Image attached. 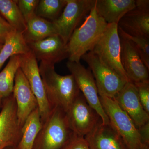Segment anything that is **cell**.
Masks as SVG:
<instances>
[{
	"instance_id": "cell-20",
	"label": "cell",
	"mask_w": 149,
	"mask_h": 149,
	"mask_svg": "<svg viewBox=\"0 0 149 149\" xmlns=\"http://www.w3.org/2000/svg\"><path fill=\"white\" fill-rule=\"evenodd\" d=\"M42 126L39 108L30 113L22 128L21 139L15 149H33L34 143Z\"/></svg>"
},
{
	"instance_id": "cell-22",
	"label": "cell",
	"mask_w": 149,
	"mask_h": 149,
	"mask_svg": "<svg viewBox=\"0 0 149 149\" xmlns=\"http://www.w3.org/2000/svg\"><path fill=\"white\" fill-rule=\"evenodd\" d=\"M30 51L22 33L14 31L7 37L0 51V70L11 57L24 54Z\"/></svg>"
},
{
	"instance_id": "cell-5",
	"label": "cell",
	"mask_w": 149,
	"mask_h": 149,
	"mask_svg": "<svg viewBox=\"0 0 149 149\" xmlns=\"http://www.w3.org/2000/svg\"><path fill=\"white\" fill-rule=\"evenodd\" d=\"M91 52L126 82H130L121 63V42L118 24H108L103 34Z\"/></svg>"
},
{
	"instance_id": "cell-30",
	"label": "cell",
	"mask_w": 149,
	"mask_h": 149,
	"mask_svg": "<svg viewBox=\"0 0 149 149\" xmlns=\"http://www.w3.org/2000/svg\"><path fill=\"white\" fill-rule=\"evenodd\" d=\"M138 130L141 143L149 147V121L139 127Z\"/></svg>"
},
{
	"instance_id": "cell-25",
	"label": "cell",
	"mask_w": 149,
	"mask_h": 149,
	"mask_svg": "<svg viewBox=\"0 0 149 149\" xmlns=\"http://www.w3.org/2000/svg\"><path fill=\"white\" fill-rule=\"evenodd\" d=\"M118 31L120 38L128 40L133 45L149 70V37L130 35L118 26Z\"/></svg>"
},
{
	"instance_id": "cell-32",
	"label": "cell",
	"mask_w": 149,
	"mask_h": 149,
	"mask_svg": "<svg viewBox=\"0 0 149 149\" xmlns=\"http://www.w3.org/2000/svg\"><path fill=\"white\" fill-rule=\"evenodd\" d=\"M6 149H15V148L14 147H9V148H7Z\"/></svg>"
},
{
	"instance_id": "cell-13",
	"label": "cell",
	"mask_w": 149,
	"mask_h": 149,
	"mask_svg": "<svg viewBox=\"0 0 149 149\" xmlns=\"http://www.w3.org/2000/svg\"><path fill=\"white\" fill-rule=\"evenodd\" d=\"M113 99L129 116L137 128L149 121V113L143 108L134 83H126Z\"/></svg>"
},
{
	"instance_id": "cell-6",
	"label": "cell",
	"mask_w": 149,
	"mask_h": 149,
	"mask_svg": "<svg viewBox=\"0 0 149 149\" xmlns=\"http://www.w3.org/2000/svg\"><path fill=\"white\" fill-rule=\"evenodd\" d=\"M81 59L88 65L93 72L99 95L113 99L128 83L93 52L85 54Z\"/></svg>"
},
{
	"instance_id": "cell-23",
	"label": "cell",
	"mask_w": 149,
	"mask_h": 149,
	"mask_svg": "<svg viewBox=\"0 0 149 149\" xmlns=\"http://www.w3.org/2000/svg\"><path fill=\"white\" fill-rule=\"evenodd\" d=\"M0 15L15 31L23 33L26 30L27 24L17 0H0Z\"/></svg>"
},
{
	"instance_id": "cell-1",
	"label": "cell",
	"mask_w": 149,
	"mask_h": 149,
	"mask_svg": "<svg viewBox=\"0 0 149 149\" xmlns=\"http://www.w3.org/2000/svg\"><path fill=\"white\" fill-rule=\"evenodd\" d=\"M54 66L41 62L40 75L51 106L59 107L65 112L80 92L72 74L61 75Z\"/></svg>"
},
{
	"instance_id": "cell-26",
	"label": "cell",
	"mask_w": 149,
	"mask_h": 149,
	"mask_svg": "<svg viewBox=\"0 0 149 149\" xmlns=\"http://www.w3.org/2000/svg\"><path fill=\"white\" fill-rule=\"evenodd\" d=\"M19 8L26 23L36 15L35 11L39 0H17Z\"/></svg>"
},
{
	"instance_id": "cell-15",
	"label": "cell",
	"mask_w": 149,
	"mask_h": 149,
	"mask_svg": "<svg viewBox=\"0 0 149 149\" xmlns=\"http://www.w3.org/2000/svg\"><path fill=\"white\" fill-rule=\"evenodd\" d=\"M120 42L121 63L130 82H149V70L134 46L129 41L123 38H120Z\"/></svg>"
},
{
	"instance_id": "cell-10",
	"label": "cell",
	"mask_w": 149,
	"mask_h": 149,
	"mask_svg": "<svg viewBox=\"0 0 149 149\" xmlns=\"http://www.w3.org/2000/svg\"><path fill=\"white\" fill-rule=\"evenodd\" d=\"M20 68L37 98L41 121L43 123L54 107H52L48 101L37 60L31 51L20 55Z\"/></svg>"
},
{
	"instance_id": "cell-4",
	"label": "cell",
	"mask_w": 149,
	"mask_h": 149,
	"mask_svg": "<svg viewBox=\"0 0 149 149\" xmlns=\"http://www.w3.org/2000/svg\"><path fill=\"white\" fill-rule=\"evenodd\" d=\"M99 97L110 123L122 138L127 149H140L144 146L138 128L126 113L113 99L102 95Z\"/></svg>"
},
{
	"instance_id": "cell-7",
	"label": "cell",
	"mask_w": 149,
	"mask_h": 149,
	"mask_svg": "<svg viewBox=\"0 0 149 149\" xmlns=\"http://www.w3.org/2000/svg\"><path fill=\"white\" fill-rule=\"evenodd\" d=\"M64 10L53 21L57 34L67 45L78 25L88 16L95 0H66Z\"/></svg>"
},
{
	"instance_id": "cell-14",
	"label": "cell",
	"mask_w": 149,
	"mask_h": 149,
	"mask_svg": "<svg viewBox=\"0 0 149 149\" xmlns=\"http://www.w3.org/2000/svg\"><path fill=\"white\" fill-rule=\"evenodd\" d=\"M27 45L37 60L42 62L55 65L68 57L66 45L58 35Z\"/></svg>"
},
{
	"instance_id": "cell-24",
	"label": "cell",
	"mask_w": 149,
	"mask_h": 149,
	"mask_svg": "<svg viewBox=\"0 0 149 149\" xmlns=\"http://www.w3.org/2000/svg\"><path fill=\"white\" fill-rule=\"evenodd\" d=\"M66 0H40L35 11V14L45 19L54 21L61 14L65 7Z\"/></svg>"
},
{
	"instance_id": "cell-3",
	"label": "cell",
	"mask_w": 149,
	"mask_h": 149,
	"mask_svg": "<svg viewBox=\"0 0 149 149\" xmlns=\"http://www.w3.org/2000/svg\"><path fill=\"white\" fill-rule=\"evenodd\" d=\"M73 133L67 121L65 112L59 107H54L42 123L33 149H61Z\"/></svg>"
},
{
	"instance_id": "cell-21",
	"label": "cell",
	"mask_w": 149,
	"mask_h": 149,
	"mask_svg": "<svg viewBox=\"0 0 149 149\" xmlns=\"http://www.w3.org/2000/svg\"><path fill=\"white\" fill-rule=\"evenodd\" d=\"M20 55L11 57L8 63L0 72V108L4 101L13 93L15 74L20 67Z\"/></svg>"
},
{
	"instance_id": "cell-28",
	"label": "cell",
	"mask_w": 149,
	"mask_h": 149,
	"mask_svg": "<svg viewBox=\"0 0 149 149\" xmlns=\"http://www.w3.org/2000/svg\"><path fill=\"white\" fill-rule=\"evenodd\" d=\"M61 149H90L85 138L73 133L69 141Z\"/></svg>"
},
{
	"instance_id": "cell-27",
	"label": "cell",
	"mask_w": 149,
	"mask_h": 149,
	"mask_svg": "<svg viewBox=\"0 0 149 149\" xmlns=\"http://www.w3.org/2000/svg\"><path fill=\"white\" fill-rule=\"evenodd\" d=\"M144 110L149 113V82L134 83Z\"/></svg>"
},
{
	"instance_id": "cell-9",
	"label": "cell",
	"mask_w": 149,
	"mask_h": 149,
	"mask_svg": "<svg viewBox=\"0 0 149 149\" xmlns=\"http://www.w3.org/2000/svg\"><path fill=\"white\" fill-rule=\"evenodd\" d=\"M67 67L74 77L80 92L89 104L97 113L104 124H109L108 117L100 101L98 91L93 74L80 62L68 61Z\"/></svg>"
},
{
	"instance_id": "cell-18",
	"label": "cell",
	"mask_w": 149,
	"mask_h": 149,
	"mask_svg": "<svg viewBox=\"0 0 149 149\" xmlns=\"http://www.w3.org/2000/svg\"><path fill=\"white\" fill-rule=\"evenodd\" d=\"M97 13L108 24H118L123 17L136 6L135 0H95Z\"/></svg>"
},
{
	"instance_id": "cell-2",
	"label": "cell",
	"mask_w": 149,
	"mask_h": 149,
	"mask_svg": "<svg viewBox=\"0 0 149 149\" xmlns=\"http://www.w3.org/2000/svg\"><path fill=\"white\" fill-rule=\"evenodd\" d=\"M107 24L97 13L94 5L83 24L74 30L67 44L69 61L80 62L82 56L92 50L97 42Z\"/></svg>"
},
{
	"instance_id": "cell-29",
	"label": "cell",
	"mask_w": 149,
	"mask_h": 149,
	"mask_svg": "<svg viewBox=\"0 0 149 149\" xmlns=\"http://www.w3.org/2000/svg\"><path fill=\"white\" fill-rule=\"evenodd\" d=\"M14 31L15 30L0 15V44L3 45L9 35Z\"/></svg>"
},
{
	"instance_id": "cell-16",
	"label": "cell",
	"mask_w": 149,
	"mask_h": 149,
	"mask_svg": "<svg viewBox=\"0 0 149 149\" xmlns=\"http://www.w3.org/2000/svg\"><path fill=\"white\" fill-rule=\"evenodd\" d=\"M130 35L149 37V1H136V6L123 17L118 24Z\"/></svg>"
},
{
	"instance_id": "cell-33",
	"label": "cell",
	"mask_w": 149,
	"mask_h": 149,
	"mask_svg": "<svg viewBox=\"0 0 149 149\" xmlns=\"http://www.w3.org/2000/svg\"><path fill=\"white\" fill-rule=\"evenodd\" d=\"M3 44H0V51H1V49L3 47Z\"/></svg>"
},
{
	"instance_id": "cell-17",
	"label": "cell",
	"mask_w": 149,
	"mask_h": 149,
	"mask_svg": "<svg viewBox=\"0 0 149 149\" xmlns=\"http://www.w3.org/2000/svg\"><path fill=\"white\" fill-rule=\"evenodd\" d=\"M84 138L90 149H128L110 123L104 124L102 120Z\"/></svg>"
},
{
	"instance_id": "cell-31",
	"label": "cell",
	"mask_w": 149,
	"mask_h": 149,
	"mask_svg": "<svg viewBox=\"0 0 149 149\" xmlns=\"http://www.w3.org/2000/svg\"><path fill=\"white\" fill-rule=\"evenodd\" d=\"M140 149H149V147L144 146L142 148Z\"/></svg>"
},
{
	"instance_id": "cell-11",
	"label": "cell",
	"mask_w": 149,
	"mask_h": 149,
	"mask_svg": "<svg viewBox=\"0 0 149 149\" xmlns=\"http://www.w3.org/2000/svg\"><path fill=\"white\" fill-rule=\"evenodd\" d=\"M22 128L12 94L3 102L0 111V149L16 148L21 139Z\"/></svg>"
},
{
	"instance_id": "cell-8",
	"label": "cell",
	"mask_w": 149,
	"mask_h": 149,
	"mask_svg": "<svg viewBox=\"0 0 149 149\" xmlns=\"http://www.w3.org/2000/svg\"><path fill=\"white\" fill-rule=\"evenodd\" d=\"M65 113L70 130L82 137H85L101 120L81 92Z\"/></svg>"
},
{
	"instance_id": "cell-19",
	"label": "cell",
	"mask_w": 149,
	"mask_h": 149,
	"mask_svg": "<svg viewBox=\"0 0 149 149\" xmlns=\"http://www.w3.org/2000/svg\"><path fill=\"white\" fill-rule=\"evenodd\" d=\"M26 24V30L22 34L27 44L57 35L52 22L36 15L29 19Z\"/></svg>"
},
{
	"instance_id": "cell-12",
	"label": "cell",
	"mask_w": 149,
	"mask_h": 149,
	"mask_svg": "<svg viewBox=\"0 0 149 149\" xmlns=\"http://www.w3.org/2000/svg\"><path fill=\"white\" fill-rule=\"evenodd\" d=\"M13 95L16 102L19 124L22 128L28 116L38 108V104L27 78L20 67L15 74Z\"/></svg>"
}]
</instances>
